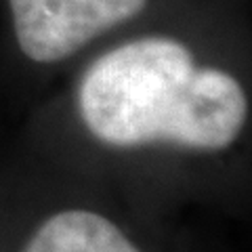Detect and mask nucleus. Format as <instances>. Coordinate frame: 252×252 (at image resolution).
I'll return each instance as SVG.
<instances>
[{
  "label": "nucleus",
  "mask_w": 252,
  "mask_h": 252,
  "mask_svg": "<svg viewBox=\"0 0 252 252\" xmlns=\"http://www.w3.org/2000/svg\"><path fill=\"white\" fill-rule=\"evenodd\" d=\"M78 114L112 147L172 143L223 152L246 126L248 97L238 78L198 65L179 40L147 36L91 63L78 86Z\"/></svg>",
  "instance_id": "f257e3e1"
},
{
  "label": "nucleus",
  "mask_w": 252,
  "mask_h": 252,
  "mask_svg": "<svg viewBox=\"0 0 252 252\" xmlns=\"http://www.w3.org/2000/svg\"><path fill=\"white\" fill-rule=\"evenodd\" d=\"M147 0H9L15 38L34 63H59L128 21Z\"/></svg>",
  "instance_id": "f03ea898"
},
{
  "label": "nucleus",
  "mask_w": 252,
  "mask_h": 252,
  "mask_svg": "<svg viewBox=\"0 0 252 252\" xmlns=\"http://www.w3.org/2000/svg\"><path fill=\"white\" fill-rule=\"evenodd\" d=\"M21 252H143L112 219L89 208L57 210L28 238Z\"/></svg>",
  "instance_id": "7ed1b4c3"
}]
</instances>
